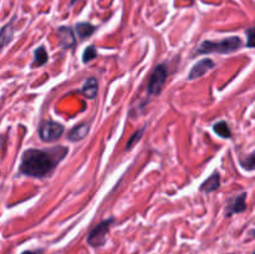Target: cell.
Wrapping results in <instances>:
<instances>
[{
  "label": "cell",
  "mask_w": 255,
  "mask_h": 254,
  "mask_svg": "<svg viewBox=\"0 0 255 254\" xmlns=\"http://www.w3.org/2000/svg\"><path fill=\"white\" fill-rule=\"evenodd\" d=\"M66 154L67 148L64 146H55L51 149H26L21 156L19 171L25 176L44 178L52 173Z\"/></svg>",
  "instance_id": "6da1fadb"
},
{
  "label": "cell",
  "mask_w": 255,
  "mask_h": 254,
  "mask_svg": "<svg viewBox=\"0 0 255 254\" xmlns=\"http://www.w3.org/2000/svg\"><path fill=\"white\" fill-rule=\"evenodd\" d=\"M242 40L238 36H231L226 37V39L221 40V41H206L201 42L199 46L196 49V54H232V52L237 51L241 49Z\"/></svg>",
  "instance_id": "7a4b0ae2"
},
{
  "label": "cell",
  "mask_w": 255,
  "mask_h": 254,
  "mask_svg": "<svg viewBox=\"0 0 255 254\" xmlns=\"http://www.w3.org/2000/svg\"><path fill=\"white\" fill-rule=\"evenodd\" d=\"M64 133V126L52 120H45L39 126V136L42 142H54Z\"/></svg>",
  "instance_id": "3957f363"
},
{
  "label": "cell",
  "mask_w": 255,
  "mask_h": 254,
  "mask_svg": "<svg viewBox=\"0 0 255 254\" xmlns=\"http://www.w3.org/2000/svg\"><path fill=\"white\" fill-rule=\"evenodd\" d=\"M167 75H168V71H167L166 65H157L156 69L152 71L148 81V86H147V91H148L149 96H156V95L161 94L162 89H163L164 84H166Z\"/></svg>",
  "instance_id": "277c9868"
},
{
  "label": "cell",
  "mask_w": 255,
  "mask_h": 254,
  "mask_svg": "<svg viewBox=\"0 0 255 254\" xmlns=\"http://www.w3.org/2000/svg\"><path fill=\"white\" fill-rule=\"evenodd\" d=\"M114 222L115 218L105 219V221L101 222L99 226L95 227V228L90 232L89 236H87V243L91 247H95V248L104 246L105 242H106L107 233L110 232V227L114 224Z\"/></svg>",
  "instance_id": "5b68a950"
},
{
  "label": "cell",
  "mask_w": 255,
  "mask_h": 254,
  "mask_svg": "<svg viewBox=\"0 0 255 254\" xmlns=\"http://www.w3.org/2000/svg\"><path fill=\"white\" fill-rule=\"evenodd\" d=\"M246 199H247L246 192L238 194L236 198L231 199V201L228 202V206H227V208H226V216L227 217H232L233 214L242 213V212L246 211V209H247Z\"/></svg>",
  "instance_id": "8992f818"
},
{
  "label": "cell",
  "mask_w": 255,
  "mask_h": 254,
  "mask_svg": "<svg viewBox=\"0 0 255 254\" xmlns=\"http://www.w3.org/2000/svg\"><path fill=\"white\" fill-rule=\"evenodd\" d=\"M214 67V61L211 59H203L201 61H198L197 64H194V66L192 67L191 72L188 75V80H196L198 77H202L203 75H206L209 70H212Z\"/></svg>",
  "instance_id": "52a82bcc"
},
{
  "label": "cell",
  "mask_w": 255,
  "mask_h": 254,
  "mask_svg": "<svg viewBox=\"0 0 255 254\" xmlns=\"http://www.w3.org/2000/svg\"><path fill=\"white\" fill-rule=\"evenodd\" d=\"M60 35V45H61L62 49L67 50L71 49L76 44V39H75L74 31L70 29L69 26H61L57 30Z\"/></svg>",
  "instance_id": "ba28073f"
},
{
  "label": "cell",
  "mask_w": 255,
  "mask_h": 254,
  "mask_svg": "<svg viewBox=\"0 0 255 254\" xmlns=\"http://www.w3.org/2000/svg\"><path fill=\"white\" fill-rule=\"evenodd\" d=\"M221 187V174L218 172H214L208 179L202 183V186L199 187V191L203 192V193H212V192L217 191Z\"/></svg>",
  "instance_id": "9c48e42d"
},
{
  "label": "cell",
  "mask_w": 255,
  "mask_h": 254,
  "mask_svg": "<svg viewBox=\"0 0 255 254\" xmlns=\"http://www.w3.org/2000/svg\"><path fill=\"white\" fill-rule=\"evenodd\" d=\"M90 132V124L89 122H84V124H80L77 126H75L71 131L67 134V138L72 142H77L80 139L85 138V137L89 134Z\"/></svg>",
  "instance_id": "30bf717a"
},
{
  "label": "cell",
  "mask_w": 255,
  "mask_h": 254,
  "mask_svg": "<svg viewBox=\"0 0 255 254\" xmlns=\"http://www.w3.org/2000/svg\"><path fill=\"white\" fill-rule=\"evenodd\" d=\"M99 92V82L95 77H89V79L85 81V84L82 85L81 94L84 96H86L87 99H95Z\"/></svg>",
  "instance_id": "8fae6325"
},
{
  "label": "cell",
  "mask_w": 255,
  "mask_h": 254,
  "mask_svg": "<svg viewBox=\"0 0 255 254\" xmlns=\"http://www.w3.org/2000/svg\"><path fill=\"white\" fill-rule=\"evenodd\" d=\"M75 31H76L80 40H86L87 37H90L96 31V26H94L90 22H77L75 25Z\"/></svg>",
  "instance_id": "7c38bea8"
},
{
  "label": "cell",
  "mask_w": 255,
  "mask_h": 254,
  "mask_svg": "<svg viewBox=\"0 0 255 254\" xmlns=\"http://www.w3.org/2000/svg\"><path fill=\"white\" fill-rule=\"evenodd\" d=\"M47 52L45 50L44 46H39L34 51V61H32L31 66L32 67H40L42 65H45L47 62Z\"/></svg>",
  "instance_id": "4fadbf2b"
},
{
  "label": "cell",
  "mask_w": 255,
  "mask_h": 254,
  "mask_svg": "<svg viewBox=\"0 0 255 254\" xmlns=\"http://www.w3.org/2000/svg\"><path fill=\"white\" fill-rule=\"evenodd\" d=\"M213 131L216 132L218 136L223 137V138H231L232 132L229 129L228 125H227L226 121H219L217 124L213 125Z\"/></svg>",
  "instance_id": "5bb4252c"
},
{
  "label": "cell",
  "mask_w": 255,
  "mask_h": 254,
  "mask_svg": "<svg viewBox=\"0 0 255 254\" xmlns=\"http://www.w3.org/2000/svg\"><path fill=\"white\" fill-rule=\"evenodd\" d=\"M239 163L243 167L246 171H254L255 169V151L252 152L251 154H248L244 158L239 159Z\"/></svg>",
  "instance_id": "9a60e30c"
},
{
  "label": "cell",
  "mask_w": 255,
  "mask_h": 254,
  "mask_svg": "<svg viewBox=\"0 0 255 254\" xmlns=\"http://www.w3.org/2000/svg\"><path fill=\"white\" fill-rule=\"evenodd\" d=\"M12 34H14V30H12L11 24H7L2 27L1 30V40H2V47H5L7 45V42L11 40Z\"/></svg>",
  "instance_id": "2e32d148"
},
{
  "label": "cell",
  "mask_w": 255,
  "mask_h": 254,
  "mask_svg": "<svg viewBox=\"0 0 255 254\" xmlns=\"http://www.w3.org/2000/svg\"><path fill=\"white\" fill-rule=\"evenodd\" d=\"M96 56H97L96 49H95V46H92L91 45V46H87L86 49H85L84 54H82V61H84L85 64H87V62L94 60Z\"/></svg>",
  "instance_id": "e0dca14e"
},
{
  "label": "cell",
  "mask_w": 255,
  "mask_h": 254,
  "mask_svg": "<svg viewBox=\"0 0 255 254\" xmlns=\"http://www.w3.org/2000/svg\"><path fill=\"white\" fill-rule=\"evenodd\" d=\"M143 132H144V127L141 129V131H136V132H134V133L132 134L131 137H129V141L127 142L126 149L132 148V147H133L134 144H136L137 142H138L139 139H141V136H142V134H143Z\"/></svg>",
  "instance_id": "ac0fdd59"
},
{
  "label": "cell",
  "mask_w": 255,
  "mask_h": 254,
  "mask_svg": "<svg viewBox=\"0 0 255 254\" xmlns=\"http://www.w3.org/2000/svg\"><path fill=\"white\" fill-rule=\"evenodd\" d=\"M246 34H247V46L255 47V26L247 30Z\"/></svg>",
  "instance_id": "d6986e66"
},
{
  "label": "cell",
  "mask_w": 255,
  "mask_h": 254,
  "mask_svg": "<svg viewBox=\"0 0 255 254\" xmlns=\"http://www.w3.org/2000/svg\"><path fill=\"white\" fill-rule=\"evenodd\" d=\"M21 254H36L35 253V252H30V251H25L24 253H21Z\"/></svg>",
  "instance_id": "ffe728a7"
},
{
  "label": "cell",
  "mask_w": 255,
  "mask_h": 254,
  "mask_svg": "<svg viewBox=\"0 0 255 254\" xmlns=\"http://www.w3.org/2000/svg\"><path fill=\"white\" fill-rule=\"evenodd\" d=\"M251 234H252V236H253V237H255V229H253V231H251Z\"/></svg>",
  "instance_id": "44dd1931"
},
{
  "label": "cell",
  "mask_w": 255,
  "mask_h": 254,
  "mask_svg": "<svg viewBox=\"0 0 255 254\" xmlns=\"http://www.w3.org/2000/svg\"><path fill=\"white\" fill-rule=\"evenodd\" d=\"M76 1H77V0H71V5H74Z\"/></svg>",
  "instance_id": "7402d4cb"
},
{
  "label": "cell",
  "mask_w": 255,
  "mask_h": 254,
  "mask_svg": "<svg viewBox=\"0 0 255 254\" xmlns=\"http://www.w3.org/2000/svg\"><path fill=\"white\" fill-rule=\"evenodd\" d=\"M252 254H255V252H253V253H252Z\"/></svg>",
  "instance_id": "603a6c76"
}]
</instances>
